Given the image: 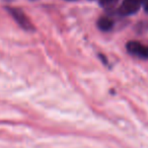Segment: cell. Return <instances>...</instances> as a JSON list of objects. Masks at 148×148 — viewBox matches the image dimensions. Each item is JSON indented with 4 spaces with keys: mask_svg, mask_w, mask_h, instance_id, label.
<instances>
[{
    "mask_svg": "<svg viewBox=\"0 0 148 148\" xmlns=\"http://www.w3.org/2000/svg\"><path fill=\"white\" fill-rule=\"evenodd\" d=\"M6 9L10 13L12 18L16 21V23L21 29H25V31H34L35 29L31 19L29 18V16L21 8H17V7H6Z\"/></svg>",
    "mask_w": 148,
    "mask_h": 148,
    "instance_id": "6da1fadb",
    "label": "cell"
},
{
    "mask_svg": "<svg viewBox=\"0 0 148 148\" xmlns=\"http://www.w3.org/2000/svg\"><path fill=\"white\" fill-rule=\"evenodd\" d=\"M126 47L127 51L131 55L141 59H148V46L143 45L137 41H130Z\"/></svg>",
    "mask_w": 148,
    "mask_h": 148,
    "instance_id": "7a4b0ae2",
    "label": "cell"
},
{
    "mask_svg": "<svg viewBox=\"0 0 148 148\" xmlns=\"http://www.w3.org/2000/svg\"><path fill=\"white\" fill-rule=\"evenodd\" d=\"M142 5V0H123L119 8V13L124 16L132 15L140 9Z\"/></svg>",
    "mask_w": 148,
    "mask_h": 148,
    "instance_id": "3957f363",
    "label": "cell"
},
{
    "mask_svg": "<svg viewBox=\"0 0 148 148\" xmlns=\"http://www.w3.org/2000/svg\"><path fill=\"white\" fill-rule=\"evenodd\" d=\"M97 27L99 29H101L103 32H108L110 29H113L114 27V21L110 17L103 16L97 21Z\"/></svg>",
    "mask_w": 148,
    "mask_h": 148,
    "instance_id": "277c9868",
    "label": "cell"
},
{
    "mask_svg": "<svg viewBox=\"0 0 148 148\" xmlns=\"http://www.w3.org/2000/svg\"><path fill=\"white\" fill-rule=\"evenodd\" d=\"M119 0H99V4L103 7H111L115 5Z\"/></svg>",
    "mask_w": 148,
    "mask_h": 148,
    "instance_id": "5b68a950",
    "label": "cell"
},
{
    "mask_svg": "<svg viewBox=\"0 0 148 148\" xmlns=\"http://www.w3.org/2000/svg\"><path fill=\"white\" fill-rule=\"evenodd\" d=\"M142 6H143L144 10L148 13V0H142Z\"/></svg>",
    "mask_w": 148,
    "mask_h": 148,
    "instance_id": "8992f818",
    "label": "cell"
},
{
    "mask_svg": "<svg viewBox=\"0 0 148 148\" xmlns=\"http://www.w3.org/2000/svg\"><path fill=\"white\" fill-rule=\"evenodd\" d=\"M68 1H73V0H68Z\"/></svg>",
    "mask_w": 148,
    "mask_h": 148,
    "instance_id": "52a82bcc",
    "label": "cell"
}]
</instances>
